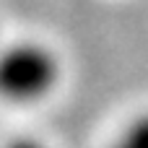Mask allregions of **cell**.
<instances>
[{
  "mask_svg": "<svg viewBox=\"0 0 148 148\" xmlns=\"http://www.w3.org/2000/svg\"><path fill=\"white\" fill-rule=\"evenodd\" d=\"M60 78L62 62L44 42H0V101L16 107L39 104L57 88Z\"/></svg>",
  "mask_w": 148,
  "mask_h": 148,
  "instance_id": "cell-1",
  "label": "cell"
},
{
  "mask_svg": "<svg viewBox=\"0 0 148 148\" xmlns=\"http://www.w3.org/2000/svg\"><path fill=\"white\" fill-rule=\"evenodd\" d=\"M107 148H148V112L133 117Z\"/></svg>",
  "mask_w": 148,
  "mask_h": 148,
  "instance_id": "cell-2",
  "label": "cell"
},
{
  "mask_svg": "<svg viewBox=\"0 0 148 148\" xmlns=\"http://www.w3.org/2000/svg\"><path fill=\"white\" fill-rule=\"evenodd\" d=\"M3 148H49L44 140L39 138H31V135H21V138H13L10 143H5Z\"/></svg>",
  "mask_w": 148,
  "mask_h": 148,
  "instance_id": "cell-3",
  "label": "cell"
}]
</instances>
